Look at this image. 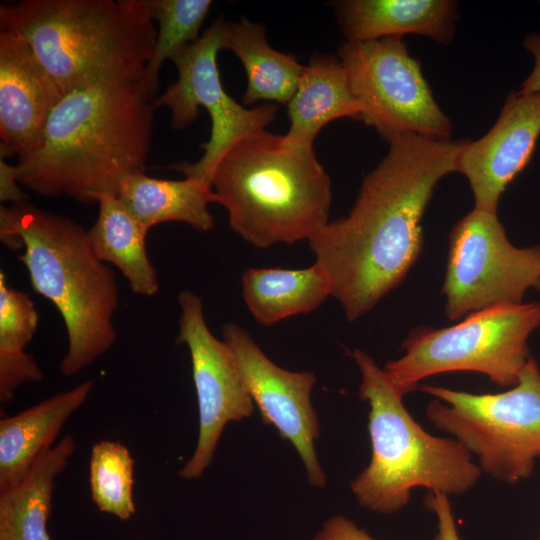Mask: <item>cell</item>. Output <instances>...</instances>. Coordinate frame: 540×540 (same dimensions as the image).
I'll return each instance as SVG.
<instances>
[{
  "mask_svg": "<svg viewBox=\"0 0 540 540\" xmlns=\"http://www.w3.org/2000/svg\"><path fill=\"white\" fill-rule=\"evenodd\" d=\"M152 102L142 78L105 80L64 95L39 150L16 165L18 182L41 196L81 203L117 196L125 178L145 172Z\"/></svg>",
  "mask_w": 540,
  "mask_h": 540,
  "instance_id": "obj_2",
  "label": "cell"
},
{
  "mask_svg": "<svg viewBox=\"0 0 540 540\" xmlns=\"http://www.w3.org/2000/svg\"><path fill=\"white\" fill-rule=\"evenodd\" d=\"M98 204L97 219L88 230L96 256L102 262L116 266L133 293L142 296L157 294V271L146 251L148 233L116 196H103Z\"/></svg>",
  "mask_w": 540,
  "mask_h": 540,
  "instance_id": "obj_23",
  "label": "cell"
},
{
  "mask_svg": "<svg viewBox=\"0 0 540 540\" xmlns=\"http://www.w3.org/2000/svg\"><path fill=\"white\" fill-rule=\"evenodd\" d=\"M312 540H375L352 520L334 515L327 519Z\"/></svg>",
  "mask_w": 540,
  "mask_h": 540,
  "instance_id": "obj_28",
  "label": "cell"
},
{
  "mask_svg": "<svg viewBox=\"0 0 540 540\" xmlns=\"http://www.w3.org/2000/svg\"><path fill=\"white\" fill-rule=\"evenodd\" d=\"M89 483L91 498L101 512L120 520H128L135 514L134 460L125 445L111 440L93 445Z\"/></svg>",
  "mask_w": 540,
  "mask_h": 540,
  "instance_id": "obj_26",
  "label": "cell"
},
{
  "mask_svg": "<svg viewBox=\"0 0 540 540\" xmlns=\"http://www.w3.org/2000/svg\"><path fill=\"white\" fill-rule=\"evenodd\" d=\"M540 327V303L499 305L440 329L420 326L403 341L404 355L383 369L402 397L430 376L469 371L513 387L530 359L528 340Z\"/></svg>",
  "mask_w": 540,
  "mask_h": 540,
  "instance_id": "obj_7",
  "label": "cell"
},
{
  "mask_svg": "<svg viewBox=\"0 0 540 540\" xmlns=\"http://www.w3.org/2000/svg\"><path fill=\"white\" fill-rule=\"evenodd\" d=\"M152 21L158 23L154 50L145 66L142 85L154 100L163 63L183 46L196 41L212 5L210 0H143Z\"/></svg>",
  "mask_w": 540,
  "mask_h": 540,
  "instance_id": "obj_25",
  "label": "cell"
},
{
  "mask_svg": "<svg viewBox=\"0 0 540 540\" xmlns=\"http://www.w3.org/2000/svg\"><path fill=\"white\" fill-rule=\"evenodd\" d=\"M540 135V91L511 92L493 127L466 141L457 172L468 180L474 208L497 214L501 194L528 164Z\"/></svg>",
  "mask_w": 540,
  "mask_h": 540,
  "instance_id": "obj_15",
  "label": "cell"
},
{
  "mask_svg": "<svg viewBox=\"0 0 540 540\" xmlns=\"http://www.w3.org/2000/svg\"><path fill=\"white\" fill-rule=\"evenodd\" d=\"M466 141L394 136L364 178L350 213L309 240L349 321L369 312L417 261L424 212L439 180L457 172Z\"/></svg>",
  "mask_w": 540,
  "mask_h": 540,
  "instance_id": "obj_1",
  "label": "cell"
},
{
  "mask_svg": "<svg viewBox=\"0 0 540 540\" xmlns=\"http://www.w3.org/2000/svg\"><path fill=\"white\" fill-rule=\"evenodd\" d=\"M116 197L147 233L165 222H183L202 232L214 227L208 205L216 197L200 179L167 180L138 173L123 180Z\"/></svg>",
  "mask_w": 540,
  "mask_h": 540,
  "instance_id": "obj_20",
  "label": "cell"
},
{
  "mask_svg": "<svg viewBox=\"0 0 540 540\" xmlns=\"http://www.w3.org/2000/svg\"><path fill=\"white\" fill-rule=\"evenodd\" d=\"M332 4L348 41L418 34L447 45L455 34L454 1L344 0Z\"/></svg>",
  "mask_w": 540,
  "mask_h": 540,
  "instance_id": "obj_16",
  "label": "cell"
},
{
  "mask_svg": "<svg viewBox=\"0 0 540 540\" xmlns=\"http://www.w3.org/2000/svg\"><path fill=\"white\" fill-rule=\"evenodd\" d=\"M338 58L361 105L360 120L383 139L389 141L404 133L450 138L452 123L402 37L346 40L338 49Z\"/></svg>",
  "mask_w": 540,
  "mask_h": 540,
  "instance_id": "obj_10",
  "label": "cell"
},
{
  "mask_svg": "<svg viewBox=\"0 0 540 540\" xmlns=\"http://www.w3.org/2000/svg\"><path fill=\"white\" fill-rule=\"evenodd\" d=\"M425 504L437 520V532L433 540H461L449 498L438 491H429Z\"/></svg>",
  "mask_w": 540,
  "mask_h": 540,
  "instance_id": "obj_27",
  "label": "cell"
},
{
  "mask_svg": "<svg viewBox=\"0 0 540 540\" xmlns=\"http://www.w3.org/2000/svg\"><path fill=\"white\" fill-rule=\"evenodd\" d=\"M242 293L252 316L263 325L316 309L332 295L330 280L314 263L304 269L250 268L242 275Z\"/></svg>",
  "mask_w": 540,
  "mask_h": 540,
  "instance_id": "obj_22",
  "label": "cell"
},
{
  "mask_svg": "<svg viewBox=\"0 0 540 540\" xmlns=\"http://www.w3.org/2000/svg\"><path fill=\"white\" fill-rule=\"evenodd\" d=\"M435 397L427 418L460 441L493 479L516 484L528 479L540 457V368L530 357L511 389L473 394L423 385Z\"/></svg>",
  "mask_w": 540,
  "mask_h": 540,
  "instance_id": "obj_8",
  "label": "cell"
},
{
  "mask_svg": "<svg viewBox=\"0 0 540 540\" xmlns=\"http://www.w3.org/2000/svg\"><path fill=\"white\" fill-rule=\"evenodd\" d=\"M76 449L71 435L43 451L24 477L0 492V540H52L47 522L57 476Z\"/></svg>",
  "mask_w": 540,
  "mask_h": 540,
  "instance_id": "obj_19",
  "label": "cell"
},
{
  "mask_svg": "<svg viewBox=\"0 0 540 540\" xmlns=\"http://www.w3.org/2000/svg\"><path fill=\"white\" fill-rule=\"evenodd\" d=\"M39 314L26 292L10 288L0 271V401L9 403L25 383L43 380V372L25 347L36 333Z\"/></svg>",
  "mask_w": 540,
  "mask_h": 540,
  "instance_id": "obj_24",
  "label": "cell"
},
{
  "mask_svg": "<svg viewBox=\"0 0 540 540\" xmlns=\"http://www.w3.org/2000/svg\"><path fill=\"white\" fill-rule=\"evenodd\" d=\"M524 47L533 56L534 67L529 76L522 83L519 92L532 93L540 91V34L528 35Z\"/></svg>",
  "mask_w": 540,
  "mask_h": 540,
  "instance_id": "obj_30",
  "label": "cell"
},
{
  "mask_svg": "<svg viewBox=\"0 0 540 540\" xmlns=\"http://www.w3.org/2000/svg\"><path fill=\"white\" fill-rule=\"evenodd\" d=\"M529 290L540 291V244L514 246L497 214L476 208L454 224L442 288L449 320L521 303Z\"/></svg>",
  "mask_w": 540,
  "mask_h": 540,
  "instance_id": "obj_9",
  "label": "cell"
},
{
  "mask_svg": "<svg viewBox=\"0 0 540 540\" xmlns=\"http://www.w3.org/2000/svg\"><path fill=\"white\" fill-rule=\"evenodd\" d=\"M287 107L290 127L284 136L291 144L307 149H313L316 136L332 120L361 117V105L342 62L319 53L305 66Z\"/></svg>",
  "mask_w": 540,
  "mask_h": 540,
  "instance_id": "obj_18",
  "label": "cell"
},
{
  "mask_svg": "<svg viewBox=\"0 0 540 540\" xmlns=\"http://www.w3.org/2000/svg\"><path fill=\"white\" fill-rule=\"evenodd\" d=\"M234 232L264 248L308 241L327 223L331 181L314 150L266 130L238 141L210 178Z\"/></svg>",
  "mask_w": 540,
  "mask_h": 540,
  "instance_id": "obj_4",
  "label": "cell"
},
{
  "mask_svg": "<svg viewBox=\"0 0 540 540\" xmlns=\"http://www.w3.org/2000/svg\"><path fill=\"white\" fill-rule=\"evenodd\" d=\"M224 341L233 351L247 389L264 424L274 426L301 458L314 487L326 485V474L315 451L319 420L311 403L316 382L309 371L292 372L272 362L241 326H223Z\"/></svg>",
  "mask_w": 540,
  "mask_h": 540,
  "instance_id": "obj_13",
  "label": "cell"
},
{
  "mask_svg": "<svg viewBox=\"0 0 540 540\" xmlns=\"http://www.w3.org/2000/svg\"><path fill=\"white\" fill-rule=\"evenodd\" d=\"M16 165H9L0 157V201L14 204L27 203L28 196L19 186Z\"/></svg>",
  "mask_w": 540,
  "mask_h": 540,
  "instance_id": "obj_29",
  "label": "cell"
},
{
  "mask_svg": "<svg viewBox=\"0 0 540 540\" xmlns=\"http://www.w3.org/2000/svg\"><path fill=\"white\" fill-rule=\"evenodd\" d=\"M0 240L27 269L32 289L60 313L68 347L59 364L70 377L91 365L116 341L119 305L114 272L96 256L88 235L68 217L32 204L0 206Z\"/></svg>",
  "mask_w": 540,
  "mask_h": 540,
  "instance_id": "obj_3",
  "label": "cell"
},
{
  "mask_svg": "<svg viewBox=\"0 0 540 540\" xmlns=\"http://www.w3.org/2000/svg\"><path fill=\"white\" fill-rule=\"evenodd\" d=\"M62 98L30 44L14 28L0 25V157L23 160L38 151Z\"/></svg>",
  "mask_w": 540,
  "mask_h": 540,
  "instance_id": "obj_14",
  "label": "cell"
},
{
  "mask_svg": "<svg viewBox=\"0 0 540 540\" xmlns=\"http://www.w3.org/2000/svg\"><path fill=\"white\" fill-rule=\"evenodd\" d=\"M362 375L359 397L370 405L369 465L351 481L360 506L380 514L400 511L415 488L462 495L482 471L457 439L426 432L410 415L384 370L364 351L351 352Z\"/></svg>",
  "mask_w": 540,
  "mask_h": 540,
  "instance_id": "obj_6",
  "label": "cell"
},
{
  "mask_svg": "<svg viewBox=\"0 0 540 540\" xmlns=\"http://www.w3.org/2000/svg\"><path fill=\"white\" fill-rule=\"evenodd\" d=\"M538 540H540V535H539V538H538Z\"/></svg>",
  "mask_w": 540,
  "mask_h": 540,
  "instance_id": "obj_31",
  "label": "cell"
},
{
  "mask_svg": "<svg viewBox=\"0 0 540 540\" xmlns=\"http://www.w3.org/2000/svg\"><path fill=\"white\" fill-rule=\"evenodd\" d=\"M225 24L222 17L217 18L196 41L174 53L170 60L177 68V81L152 102L155 109L166 106L170 110V124L175 130L191 125L198 117L199 107L208 111L211 134L202 144V157L194 163L172 164L170 168L209 185L215 167L226 152L244 137L265 130L277 113L274 104L245 108L224 90L217 54L222 49Z\"/></svg>",
  "mask_w": 540,
  "mask_h": 540,
  "instance_id": "obj_11",
  "label": "cell"
},
{
  "mask_svg": "<svg viewBox=\"0 0 540 540\" xmlns=\"http://www.w3.org/2000/svg\"><path fill=\"white\" fill-rule=\"evenodd\" d=\"M93 387V380H85L0 420V492L17 484L39 455L53 446L65 422L86 402Z\"/></svg>",
  "mask_w": 540,
  "mask_h": 540,
  "instance_id": "obj_17",
  "label": "cell"
},
{
  "mask_svg": "<svg viewBox=\"0 0 540 540\" xmlns=\"http://www.w3.org/2000/svg\"><path fill=\"white\" fill-rule=\"evenodd\" d=\"M222 49L232 51L247 75L243 103L275 101L288 104L305 66L289 54L273 49L267 42L265 27L241 18L225 24Z\"/></svg>",
  "mask_w": 540,
  "mask_h": 540,
  "instance_id": "obj_21",
  "label": "cell"
},
{
  "mask_svg": "<svg viewBox=\"0 0 540 540\" xmlns=\"http://www.w3.org/2000/svg\"><path fill=\"white\" fill-rule=\"evenodd\" d=\"M62 95L115 78H143L157 32L143 0H21L0 5Z\"/></svg>",
  "mask_w": 540,
  "mask_h": 540,
  "instance_id": "obj_5",
  "label": "cell"
},
{
  "mask_svg": "<svg viewBox=\"0 0 540 540\" xmlns=\"http://www.w3.org/2000/svg\"><path fill=\"white\" fill-rule=\"evenodd\" d=\"M178 303L176 343L189 349L199 412L194 453L178 474L192 480L200 478L211 464L225 426L249 417L255 404L233 351L210 332L201 298L192 291H182Z\"/></svg>",
  "mask_w": 540,
  "mask_h": 540,
  "instance_id": "obj_12",
  "label": "cell"
}]
</instances>
